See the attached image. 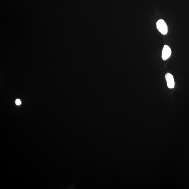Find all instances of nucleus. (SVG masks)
<instances>
[{
  "label": "nucleus",
  "mask_w": 189,
  "mask_h": 189,
  "mask_svg": "<svg viewBox=\"0 0 189 189\" xmlns=\"http://www.w3.org/2000/svg\"><path fill=\"white\" fill-rule=\"evenodd\" d=\"M157 28L160 32L165 35L168 32V27L164 20L160 19L156 23Z\"/></svg>",
  "instance_id": "f257e3e1"
},
{
  "label": "nucleus",
  "mask_w": 189,
  "mask_h": 189,
  "mask_svg": "<svg viewBox=\"0 0 189 189\" xmlns=\"http://www.w3.org/2000/svg\"><path fill=\"white\" fill-rule=\"evenodd\" d=\"M165 78L168 87L170 89L173 88L174 87L175 82L173 75L170 73H167L166 74Z\"/></svg>",
  "instance_id": "f03ea898"
},
{
  "label": "nucleus",
  "mask_w": 189,
  "mask_h": 189,
  "mask_svg": "<svg viewBox=\"0 0 189 189\" xmlns=\"http://www.w3.org/2000/svg\"><path fill=\"white\" fill-rule=\"evenodd\" d=\"M171 54V51L170 47L167 45L164 46L162 53V58L164 60H166L170 58Z\"/></svg>",
  "instance_id": "7ed1b4c3"
},
{
  "label": "nucleus",
  "mask_w": 189,
  "mask_h": 189,
  "mask_svg": "<svg viewBox=\"0 0 189 189\" xmlns=\"http://www.w3.org/2000/svg\"><path fill=\"white\" fill-rule=\"evenodd\" d=\"M16 104L17 105H19L21 104V102L19 99H17L15 101Z\"/></svg>",
  "instance_id": "20e7f679"
}]
</instances>
